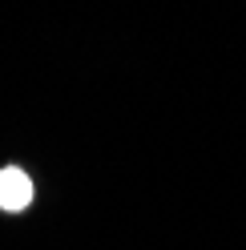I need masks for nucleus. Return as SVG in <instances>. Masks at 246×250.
<instances>
[{
  "instance_id": "nucleus-1",
  "label": "nucleus",
  "mask_w": 246,
  "mask_h": 250,
  "mask_svg": "<svg viewBox=\"0 0 246 250\" xmlns=\"http://www.w3.org/2000/svg\"><path fill=\"white\" fill-rule=\"evenodd\" d=\"M33 202V178L24 169H0V210L17 214Z\"/></svg>"
}]
</instances>
